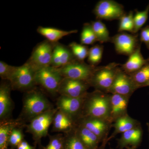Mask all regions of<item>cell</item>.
<instances>
[{
	"label": "cell",
	"mask_w": 149,
	"mask_h": 149,
	"mask_svg": "<svg viewBox=\"0 0 149 149\" xmlns=\"http://www.w3.org/2000/svg\"><path fill=\"white\" fill-rule=\"evenodd\" d=\"M53 108L50 102L40 91H27L23 99V106L19 120L29 121L39 115Z\"/></svg>",
	"instance_id": "cell-2"
},
{
	"label": "cell",
	"mask_w": 149,
	"mask_h": 149,
	"mask_svg": "<svg viewBox=\"0 0 149 149\" xmlns=\"http://www.w3.org/2000/svg\"><path fill=\"white\" fill-rule=\"evenodd\" d=\"M80 123L91 131L101 141L102 143L108 138L113 123L107 120L90 116H82L75 123Z\"/></svg>",
	"instance_id": "cell-11"
},
{
	"label": "cell",
	"mask_w": 149,
	"mask_h": 149,
	"mask_svg": "<svg viewBox=\"0 0 149 149\" xmlns=\"http://www.w3.org/2000/svg\"><path fill=\"white\" fill-rule=\"evenodd\" d=\"M111 42L114 45L118 54L130 56L139 46V35L120 32L111 37Z\"/></svg>",
	"instance_id": "cell-13"
},
{
	"label": "cell",
	"mask_w": 149,
	"mask_h": 149,
	"mask_svg": "<svg viewBox=\"0 0 149 149\" xmlns=\"http://www.w3.org/2000/svg\"><path fill=\"white\" fill-rule=\"evenodd\" d=\"M91 87L86 81L63 78L60 85L58 94L60 95L80 97L86 95Z\"/></svg>",
	"instance_id": "cell-14"
},
{
	"label": "cell",
	"mask_w": 149,
	"mask_h": 149,
	"mask_svg": "<svg viewBox=\"0 0 149 149\" xmlns=\"http://www.w3.org/2000/svg\"><path fill=\"white\" fill-rule=\"evenodd\" d=\"M99 20H113L120 19L125 14L122 5L113 0H101L97 3L94 10Z\"/></svg>",
	"instance_id": "cell-9"
},
{
	"label": "cell",
	"mask_w": 149,
	"mask_h": 149,
	"mask_svg": "<svg viewBox=\"0 0 149 149\" xmlns=\"http://www.w3.org/2000/svg\"><path fill=\"white\" fill-rule=\"evenodd\" d=\"M97 41L95 35L90 23L84 24L80 36V42L84 45H93Z\"/></svg>",
	"instance_id": "cell-28"
},
{
	"label": "cell",
	"mask_w": 149,
	"mask_h": 149,
	"mask_svg": "<svg viewBox=\"0 0 149 149\" xmlns=\"http://www.w3.org/2000/svg\"><path fill=\"white\" fill-rule=\"evenodd\" d=\"M111 95L108 93L97 90L87 93L83 104L81 117L97 118L111 122Z\"/></svg>",
	"instance_id": "cell-1"
},
{
	"label": "cell",
	"mask_w": 149,
	"mask_h": 149,
	"mask_svg": "<svg viewBox=\"0 0 149 149\" xmlns=\"http://www.w3.org/2000/svg\"><path fill=\"white\" fill-rule=\"evenodd\" d=\"M12 90L10 83L3 82L0 86V120L1 122L10 119L14 108V104L11 98Z\"/></svg>",
	"instance_id": "cell-15"
},
{
	"label": "cell",
	"mask_w": 149,
	"mask_h": 149,
	"mask_svg": "<svg viewBox=\"0 0 149 149\" xmlns=\"http://www.w3.org/2000/svg\"><path fill=\"white\" fill-rule=\"evenodd\" d=\"M54 44L47 40L39 43L32 52L27 62L37 71L43 68L51 66Z\"/></svg>",
	"instance_id": "cell-8"
},
{
	"label": "cell",
	"mask_w": 149,
	"mask_h": 149,
	"mask_svg": "<svg viewBox=\"0 0 149 149\" xmlns=\"http://www.w3.org/2000/svg\"><path fill=\"white\" fill-rule=\"evenodd\" d=\"M58 68L49 66L37 70L35 75L36 85H39L51 95L58 94L60 85L63 79Z\"/></svg>",
	"instance_id": "cell-5"
},
{
	"label": "cell",
	"mask_w": 149,
	"mask_h": 149,
	"mask_svg": "<svg viewBox=\"0 0 149 149\" xmlns=\"http://www.w3.org/2000/svg\"><path fill=\"white\" fill-rule=\"evenodd\" d=\"M147 125H148V131H149V123H147Z\"/></svg>",
	"instance_id": "cell-40"
},
{
	"label": "cell",
	"mask_w": 149,
	"mask_h": 149,
	"mask_svg": "<svg viewBox=\"0 0 149 149\" xmlns=\"http://www.w3.org/2000/svg\"><path fill=\"white\" fill-rule=\"evenodd\" d=\"M148 63L141 52V44L136 50L129 56L128 60L124 64L120 65V68L124 72L128 74H133L137 72Z\"/></svg>",
	"instance_id": "cell-19"
},
{
	"label": "cell",
	"mask_w": 149,
	"mask_h": 149,
	"mask_svg": "<svg viewBox=\"0 0 149 149\" xmlns=\"http://www.w3.org/2000/svg\"><path fill=\"white\" fill-rule=\"evenodd\" d=\"M129 74L138 89L149 85V63L137 72Z\"/></svg>",
	"instance_id": "cell-27"
},
{
	"label": "cell",
	"mask_w": 149,
	"mask_h": 149,
	"mask_svg": "<svg viewBox=\"0 0 149 149\" xmlns=\"http://www.w3.org/2000/svg\"><path fill=\"white\" fill-rule=\"evenodd\" d=\"M37 32L42 36H44L49 42L55 44L57 43L59 40L63 37L77 33V30L64 31L52 27L40 26L37 28Z\"/></svg>",
	"instance_id": "cell-23"
},
{
	"label": "cell",
	"mask_w": 149,
	"mask_h": 149,
	"mask_svg": "<svg viewBox=\"0 0 149 149\" xmlns=\"http://www.w3.org/2000/svg\"><path fill=\"white\" fill-rule=\"evenodd\" d=\"M107 139H106V140H105L104 141L102 142L101 145L100 146L98 149H105L107 143L109 142L108 141Z\"/></svg>",
	"instance_id": "cell-38"
},
{
	"label": "cell",
	"mask_w": 149,
	"mask_h": 149,
	"mask_svg": "<svg viewBox=\"0 0 149 149\" xmlns=\"http://www.w3.org/2000/svg\"><path fill=\"white\" fill-rule=\"evenodd\" d=\"M143 130L141 125L121 134L117 139L118 149H123L128 147L137 148L142 142Z\"/></svg>",
	"instance_id": "cell-17"
},
{
	"label": "cell",
	"mask_w": 149,
	"mask_h": 149,
	"mask_svg": "<svg viewBox=\"0 0 149 149\" xmlns=\"http://www.w3.org/2000/svg\"><path fill=\"white\" fill-rule=\"evenodd\" d=\"M75 124V122L71 118L57 109L53 121L52 130L54 132L67 133L72 130Z\"/></svg>",
	"instance_id": "cell-22"
},
{
	"label": "cell",
	"mask_w": 149,
	"mask_h": 149,
	"mask_svg": "<svg viewBox=\"0 0 149 149\" xmlns=\"http://www.w3.org/2000/svg\"><path fill=\"white\" fill-rule=\"evenodd\" d=\"M137 89L130 74L124 72L120 67L108 93L118 94L130 98Z\"/></svg>",
	"instance_id": "cell-12"
},
{
	"label": "cell",
	"mask_w": 149,
	"mask_h": 149,
	"mask_svg": "<svg viewBox=\"0 0 149 149\" xmlns=\"http://www.w3.org/2000/svg\"><path fill=\"white\" fill-rule=\"evenodd\" d=\"M57 109L52 108L39 115L30 120L27 126V131L32 134L37 141L47 136L48 130L52 124L54 116Z\"/></svg>",
	"instance_id": "cell-7"
},
{
	"label": "cell",
	"mask_w": 149,
	"mask_h": 149,
	"mask_svg": "<svg viewBox=\"0 0 149 149\" xmlns=\"http://www.w3.org/2000/svg\"><path fill=\"white\" fill-rule=\"evenodd\" d=\"M127 149H136L137 148H134V147H128L126 148Z\"/></svg>",
	"instance_id": "cell-39"
},
{
	"label": "cell",
	"mask_w": 149,
	"mask_h": 149,
	"mask_svg": "<svg viewBox=\"0 0 149 149\" xmlns=\"http://www.w3.org/2000/svg\"><path fill=\"white\" fill-rule=\"evenodd\" d=\"M19 120L10 119L1 122L0 125V149H7L9 138L13 130L21 125Z\"/></svg>",
	"instance_id": "cell-24"
},
{
	"label": "cell",
	"mask_w": 149,
	"mask_h": 149,
	"mask_svg": "<svg viewBox=\"0 0 149 149\" xmlns=\"http://www.w3.org/2000/svg\"><path fill=\"white\" fill-rule=\"evenodd\" d=\"M91 24L97 42L102 44L111 42V37L109 36V32L105 24L101 20L98 19L92 21Z\"/></svg>",
	"instance_id": "cell-25"
},
{
	"label": "cell",
	"mask_w": 149,
	"mask_h": 149,
	"mask_svg": "<svg viewBox=\"0 0 149 149\" xmlns=\"http://www.w3.org/2000/svg\"><path fill=\"white\" fill-rule=\"evenodd\" d=\"M17 149H35V148L31 146L26 141L23 140L18 145V146L17 147Z\"/></svg>",
	"instance_id": "cell-37"
},
{
	"label": "cell",
	"mask_w": 149,
	"mask_h": 149,
	"mask_svg": "<svg viewBox=\"0 0 149 149\" xmlns=\"http://www.w3.org/2000/svg\"><path fill=\"white\" fill-rule=\"evenodd\" d=\"M97 67L75 59L58 69L63 78L82 80L89 83Z\"/></svg>",
	"instance_id": "cell-6"
},
{
	"label": "cell",
	"mask_w": 149,
	"mask_h": 149,
	"mask_svg": "<svg viewBox=\"0 0 149 149\" xmlns=\"http://www.w3.org/2000/svg\"><path fill=\"white\" fill-rule=\"evenodd\" d=\"M120 65L113 62L105 66H97L89 83L95 90L109 94Z\"/></svg>",
	"instance_id": "cell-3"
},
{
	"label": "cell",
	"mask_w": 149,
	"mask_h": 149,
	"mask_svg": "<svg viewBox=\"0 0 149 149\" xmlns=\"http://www.w3.org/2000/svg\"><path fill=\"white\" fill-rule=\"evenodd\" d=\"M140 40L141 42H143L149 49V25L141 29Z\"/></svg>",
	"instance_id": "cell-36"
},
{
	"label": "cell",
	"mask_w": 149,
	"mask_h": 149,
	"mask_svg": "<svg viewBox=\"0 0 149 149\" xmlns=\"http://www.w3.org/2000/svg\"><path fill=\"white\" fill-rule=\"evenodd\" d=\"M149 13V3L146 9L141 11L136 10L134 15V28L133 34H136L141 30L142 27L146 22Z\"/></svg>",
	"instance_id": "cell-29"
},
{
	"label": "cell",
	"mask_w": 149,
	"mask_h": 149,
	"mask_svg": "<svg viewBox=\"0 0 149 149\" xmlns=\"http://www.w3.org/2000/svg\"><path fill=\"white\" fill-rule=\"evenodd\" d=\"M64 135L63 149H88L77 137L74 127Z\"/></svg>",
	"instance_id": "cell-26"
},
{
	"label": "cell",
	"mask_w": 149,
	"mask_h": 149,
	"mask_svg": "<svg viewBox=\"0 0 149 149\" xmlns=\"http://www.w3.org/2000/svg\"><path fill=\"white\" fill-rule=\"evenodd\" d=\"M16 66H12L3 61H0V77L3 80H10Z\"/></svg>",
	"instance_id": "cell-34"
},
{
	"label": "cell",
	"mask_w": 149,
	"mask_h": 149,
	"mask_svg": "<svg viewBox=\"0 0 149 149\" xmlns=\"http://www.w3.org/2000/svg\"><path fill=\"white\" fill-rule=\"evenodd\" d=\"M133 12L131 11L127 14H124L119 19V27L118 32H123L124 31H127L133 33L134 24L133 20Z\"/></svg>",
	"instance_id": "cell-30"
},
{
	"label": "cell",
	"mask_w": 149,
	"mask_h": 149,
	"mask_svg": "<svg viewBox=\"0 0 149 149\" xmlns=\"http://www.w3.org/2000/svg\"><path fill=\"white\" fill-rule=\"evenodd\" d=\"M141 125L139 121L129 116L128 114L119 117L114 121L112 124L113 132L108 138V141L114 138L116 135L124 133Z\"/></svg>",
	"instance_id": "cell-21"
},
{
	"label": "cell",
	"mask_w": 149,
	"mask_h": 149,
	"mask_svg": "<svg viewBox=\"0 0 149 149\" xmlns=\"http://www.w3.org/2000/svg\"><path fill=\"white\" fill-rule=\"evenodd\" d=\"M110 121L113 123L119 117L128 114V102L130 98L118 94H111Z\"/></svg>",
	"instance_id": "cell-18"
},
{
	"label": "cell",
	"mask_w": 149,
	"mask_h": 149,
	"mask_svg": "<svg viewBox=\"0 0 149 149\" xmlns=\"http://www.w3.org/2000/svg\"><path fill=\"white\" fill-rule=\"evenodd\" d=\"M69 47L76 59L84 61L88 57L89 49L87 46L73 42L70 44Z\"/></svg>",
	"instance_id": "cell-32"
},
{
	"label": "cell",
	"mask_w": 149,
	"mask_h": 149,
	"mask_svg": "<svg viewBox=\"0 0 149 149\" xmlns=\"http://www.w3.org/2000/svg\"><path fill=\"white\" fill-rule=\"evenodd\" d=\"M24 134L22 130L18 127L13 130L9 138L8 144L13 147H17L23 141Z\"/></svg>",
	"instance_id": "cell-33"
},
{
	"label": "cell",
	"mask_w": 149,
	"mask_h": 149,
	"mask_svg": "<svg viewBox=\"0 0 149 149\" xmlns=\"http://www.w3.org/2000/svg\"><path fill=\"white\" fill-rule=\"evenodd\" d=\"M110 149H111V148H110Z\"/></svg>",
	"instance_id": "cell-42"
},
{
	"label": "cell",
	"mask_w": 149,
	"mask_h": 149,
	"mask_svg": "<svg viewBox=\"0 0 149 149\" xmlns=\"http://www.w3.org/2000/svg\"><path fill=\"white\" fill-rule=\"evenodd\" d=\"M76 135L88 149H98L101 141L97 136L80 123H75L74 127Z\"/></svg>",
	"instance_id": "cell-20"
},
{
	"label": "cell",
	"mask_w": 149,
	"mask_h": 149,
	"mask_svg": "<svg viewBox=\"0 0 149 149\" xmlns=\"http://www.w3.org/2000/svg\"><path fill=\"white\" fill-rule=\"evenodd\" d=\"M147 61H148V62L149 63V58L148 59H147Z\"/></svg>",
	"instance_id": "cell-41"
},
{
	"label": "cell",
	"mask_w": 149,
	"mask_h": 149,
	"mask_svg": "<svg viewBox=\"0 0 149 149\" xmlns=\"http://www.w3.org/2000/svg\"><path fill=\"white\" fill-rule=\"evenodd\" d=\"M86 95L80 97L60 95L57 100L56 108L68 115L75 123L81 117Z\"/></svg>",
	"instance_id": "cell-10"
},
{
	"label": "cell",
	"mask_w": 149,
	"mask_h": 149,
	"mask_svg": "<svg viewBox=\"0 0 149 149\" xmlns=\"http://www.w3.org/2000/svg\"><path fill=\"white\" fill-rule=\"evenodd\" d=\"M36 71L27 62L22 66L16 67L15 71L9 81L12 89L29 91L34 89L36 85Z\"/></svg>",
	"instance_id": "cell-4"
},
{
	"label": "cell",
	"mask_w": 149,
	"mask_h": 149,
	"mask_svg": "<svg viewBox=\"0 0 149 149\" xmlns=\"http://www.w3.org/2000/svg\"><path fill=\"white\" fill-rule=\"evenodd\" d=\"M75 59H76L69 47L58 42L55 43L51 66L60 68Z\"/></svg>",
	"instance_id": "cell-16"
},
{
	"label": "cell",
	"mask_w": 149,
	"mask_h": 149,
	"mask_svg": "<svg viewBox=\"0 0 149 149\" xmlns=\"http://www.w3.org/2000/svg\"><path fill=\"white\" fill-rule=\"evenodd\" d=\"M103 46L97 45L89 49L88 62L89 64L97 66L101 61L103 53Z\"/></svg>",
	"instance_id": "cell-31"
},
{
	"label": "cell",
	"mask_w": 149,
	"mask_h": 149,
	"mask_svg": "<svg viewBox=\"0 0 149 149\" xmlns=\"http://www.w3.org/2000/svg\"><path fill=\"white\" fill-rule=\"evenodd\" d=\"M64 143V135L59 134L51 136L49 143L45 149H63Z\"/></svg>",
	"instance_id": "cell-35"
}]
</instances>
